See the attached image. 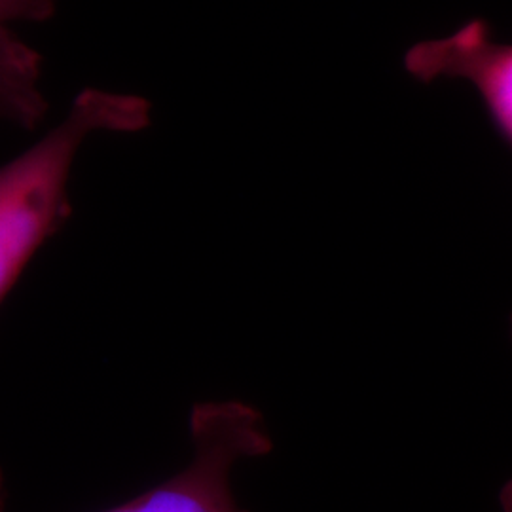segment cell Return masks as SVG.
Listing matches in <instances>:
<instances>
[{
  "mask_svg": "<svg viewBox=\"0 0 512 512\" xmlns=\"http://www.w3.org/2000/svg\"><path fill=\"white\" fill-rule=\"evenodd\" d=\"M44 59L8 27H0V120L35 129L48 112L40 90Z\"/></svg>",
  "mask_w": 512,
  "mask_h": 512,
  "instance_id": "cell-4",
  "label": "cell"
},
{
  "mask_svg": "<svg viewBox=\"0 0 512 512\" xmlns=\"http://www.w3.org/2000/svg\"><path fill=\"white\" fill-rule=\"evenodd\" d=\"M404 67L421 82L442 76L469 80L495 129L512 147V44L497 42L486 21L476 19L452 37L416 44Z\"/></svg>",
  "mask_w": 512,
  "mask_h": 512,
  "instance_id": "cell-3",
  "label": "cell"
},
{
  "mask_svg": "<svg viewBox=\"0 0 512 512\" xmlns=\"http://www.w3.org/2000/svg\"><path fill=\"white\" fill-rule=\"evenodd\" d=\"M192 459L167 478L124 505L105 512H241L232 490L239 461L272 450L262 414L239 401H209L190 412Z\"/></svg>",
  "mask_w": 512,
  "mask_h": 512,
  "instance_id": "cell-2",
  "label": "cell"
},
{
  "mask_svg": "<svg viewBox=\"0 0 512 512\" xmlns=\"http://www.w3.org/2000/svg\"><path fill=\"white\" fill-rule=\"evenodd\" d=\"M507 509L512 512V499L509 501V503H507Z\"/></svg>",
  "mask_w": 512,
  "mask_h": 512,
  "instance_id": "cell-7",
  "label": "cell"
},
{
  "mask_svg": "<svg viewBox=\"0 0 512 512\" xmlns=\"http://www.w3.org/2000/svg\"><path fill=\"white\" fill-rule=\"evenodd\" d=\"M6 509V478H4V471L0 469V512Z\"/></svg>",
  "mask_w": 512,
  "mask_h": 512,
  "instance_id": "cell-6",
  "label": "cell"
},
{
  "mask_svg": "<svg viewBox=\"0 0 512 512\" xmlns=\"http://www.w3.org/2000/svg\"><path fill=\"white\" fill-rule=\"evenodd\" d=\"M150 118L145 97L88 88L59 126L0 165V304L44 241L71 219L69 179L84 141L97 131H141Z\"/></svg>",
  "mask_w": 512,
  "mask_h": 512,
  "instance_id": "cell-1",
  "label": "cell"
},
{
  "mask_svg": "<svg viewBox=\"0 0 512 512\" xmlns=\"http://www.w3.org/2000/svg\"><path fill=\"white\" fill-rule=\"evenodd\" d=\"M55 16V0H0V27L10 21H48Z\"/></svg>",
  "mask_w": 512,
  "mask_h": 512,
  "instance_id": "cell-5",
  "label": "cell"
}]
</instances>
